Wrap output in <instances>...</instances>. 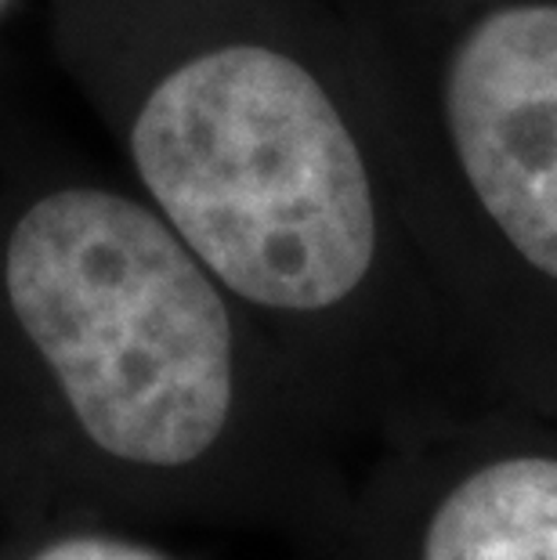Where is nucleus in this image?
Segmentation results:
<instances>
[{"label":"nucleus","instance_id":"nucleus-1","mask_svg":"<svg viewBox=\"0 0 557 560\" xmlns=\"http://www.w3.org/2000/svg\"><path fill=\"white\" fill-rule=\"evenodd\" d=\"M124 177L240 307L323 318L384 268L381 166L282 0H47Z\"/></svg>","mask_w":557,"mask_h":560},{"label":"nucleus","instance_id":"nucleus-2","mask_svg":"<svg viewBox=\"0 0 557 560\" xmlns=\"http://www.w3.org/2000/svg\"><path fill=\"white\" fill-rule=\"evenodd\" d=\"M235 307L120 171L0 138V340L77 445L135 470L214 456L240 409Z\"/></svg>","mask_w":557,"mask_h":560},{"label":"nucleus","instance_id":"nucleus-3","mask_svg":"<svg viewBox=\"0 0 557 560\" xmlns=\"http://www.w3.org/2000/svg\"><path fill=\"white\" fill-rule=\"evenodd\" d=\"M438 109L478 207L557 279V4H507L474 22L445 58Z\"/></svg>","mask_w":557,"mask_h":560},{"label":"nucleus","instance_id":"nucleus-4","mask_svg":"<svg viewBox=\"0 0 557 560\" xmlns=\"http://www.w3.org/2000/svg\"><path fill=\"white\" fill-rule=\"evenodd\" d=\"M423 560H557V459L521 456L471 474L438 506Z\"/></svg>","mask_w":557,"mask_h":560},{"label":"nucleus","instance_id":"nucleus-5","mask_svg":"<svg viewBox=\"0 0 557 560\" xmlns=\"http://www.w3.org/2000/svg\"><path fill=\"white\" fill-rule=\"evenodd\" d=\"M37 560H163V557L149 553V550H138V546H130V542L84 535V539L55 542L51 550H44Z\"/></svg>","mask_w":557,"mask_h":560},{"label":"nucleus","instance_id":"nucleus-6","mask_svg":"<svg viewBox=\"0 0 557 560\" xmlns=\"http://www.w3.org/2000/svg\"><path fill=\"white\" fill-rule=\"evenodd\" d=\"M19 8H22V0H0V44H4V33H8Z\"/></svg>","mask_w":557,"mask_h":560}]
</instances>
